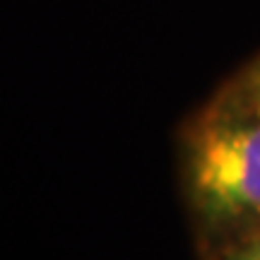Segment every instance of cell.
Returning a JSON list of instances; mask_svg holds the SVG:
<instances>
[{"instance_id": "1", "label": "cell", "mask_w": 260, "mask_h": 260, "mask_svg": "<svg viewBox=\"0 0 260 260\" xmlns=\"http://www.w3.org/2000/svg\"><path fill=\"white\" fill-rule=\"evenodd\" d=\"M181 183L210 236L236 243L260 232V109L234 84L181 133Z\"/></svg>"}, {"instance_id": "2", "label": "cell", "mask_w": 260, "mask_h": 260, "mask_svg": "<svg viewBox=\"0 0 260 260\" xmlns=\"http://www.w3.org/2000/svg\"><path fill=\"white\" fill-rule=\"evenodd\" d=\"M232 84L253 104V106L260 109V58H255Z\"/></svg>"}, {"instance_id": "3", "label": "cell", "mask_w": 260, "mask_h": 260, "mask_svg": "<svg viewBox=\"0 0 260 260\" xmlns=\"http://www.w3.org/2000/svg\"><path fill=\"white\" fill-rule=\"evenodd\" d=\"M219 260H260V232L236 243H229Z\"/></svg>"}]
</instances>
